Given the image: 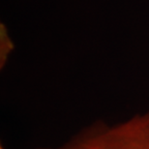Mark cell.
<instances>
[{
    "mask_svg": "<svg viewBox=\"0 0 149 149\" xmlns=\"http://www.w3.org/2000/svg\"><path fill=\"white\" fill-rule=\"evenodd\" d=\"M49 149H149V111L116 123L98 122Z\"/></svg>",
    "mask_w": 149,
    "mask_h": 149,
    "instance_id": "obj_1",
    "label": "cell"
},
{
    "mask_svg": "<svg viewBox=\"0 0 149 149\" xmlns=\"http://www.w3.org/2000/svg\"><path fill=\"white\" fill-rule=\"evenodd\" d=\"M0 149H5V147H3L2 145H1V147H0Z\"/></svg>",
    "mask_w": 149,
    "mask_h": 149,
    "instance_id": "obj_2",
    "label": "cell"
}]
</instances>
